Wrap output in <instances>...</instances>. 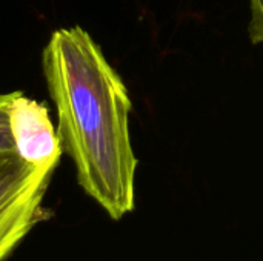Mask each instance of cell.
<instances>
[{"label": "cell", "instance_id": "obj_3", "mask_svg": "<svg viewBox=\"0 0 263 261\" xmlns=\"http://www.w3.org/2000/svg\"><path fill=\"white\" fill-rule=\"evenodd\" d=\"M11 129L17 154L37 166H57L63 148L43 103L17 91L11 106Z\"/></svg>", "mask_w": 263, "mask_h": 261}, {"label": "cell", "instance_id": "obj_5", "mask_svg": "<svg viewBox=\"0 0 263 261\" xmlns=\"http://www.w3.org/2000/svg\"><path fill=\"white\" fill-rule=\"evenodd\" d=\"M250 2V38L254 45H263V0H248Z\"/></svg>", "mask_w": 263, "mask_h": 261}, {"label": "cell", "instance_id": "obj_2", "mask_svg": "<svg viewBox=\"0 0 263 261\" xmlns=\"http://www.w3.org/2000/svg\"><path fill=\"white\" fill-rule=\"evenodd\" d=\"M57 166H37L17 152L0 154V261L49 218L45 195Z\"/></svg>", "mask_w": 263, "mask_h": 261}, {"label": "cell", "instance_id": "obj_4", "mask_svg": "<svg viewBox=\"0 0 263 261\" xmlns=\"http://www.w3.org/2000/svg\"><path fill=\"white\" fill-rule=\"evenodd\" d=\"M15 95L17 91L0 94V154L17 152L14 134L11 129V106Z\"/></svg>", "mask_w": 263, "mask_h": 261}, {"label": "cell", "instance_id": "obj_1", "mask_svg": "<svg viewBox=\"0 0 263 261\" xmlns=\"http://www.w3.org/2000/svg\"><path fill=\"white\" fill-rule=\"evenodd\" d=\"M42 66L57 112V134L76 166L79 186L112 220L123 218L136 206L139 165L123 80L82 26L55 29Z\"/></svg>", "mask_w": 263, "mask_h": 261}]
</instances>
